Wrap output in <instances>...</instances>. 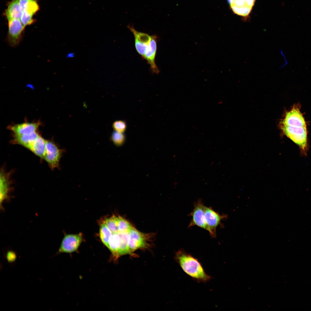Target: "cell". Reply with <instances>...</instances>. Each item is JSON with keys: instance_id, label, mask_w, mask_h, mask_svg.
<instances>
[{"instance_id": "cell-7", "label": "cell", "mask_w": 311, "mask_h": 311, "mask_svg": "<svg viewBox=\"0 0 311 311\" xmlns=\"http://www.w3.org/2000/svg\"><path fill=\"white\" fill-rule=\"evenodd\" d=\"M204 207L201 200H199L194 203L193 211L189 215L192 218L189 227L197 226L208 231L209 232V230L205 220Z\"/></svg>"}, {"instance_id": "cell-4", "label": "cell", "mask_w": 311, "mask_h": 311, "mask_svg": "<svg viewBox=\"0 0 311 311\" xmlns=\"http://www.w3.org/2000/svg\"><path fill=\"white\" fill-rule=\"evenodd\" d=\"M83 240L81 233L76 234H67L63 238L56 255L62 253H70L78 249Z\"/></svg>"}, {"instance_id": "cell-18", "label": "cell", "mask_w": 311, "mask_h": 311, "mask_svg": "<svg viewBox=\"0 0 311 311\" xmlns=\"http://www.w3.org/2000/svg\"><path fill=\"white\" fill-rule=\"evenodd\" d=\"M22 10L33 15L39 10V6L35 0H19Z\"/></svg>"}, {"instance_id": "cell-17", "label": "cell", "mask_w": 311, "mask_h": 311, "mask_svg": "<svg viewBox=\"0 0 311 311\" xmlns=\"http://www.w3.org/2000/svg\"><path fill=\"white\" fill-rule=\"evenodd\" d=\"M128 232L117 233L120 240V246L119 249L120 257L126 254H132L128 245L129 234Z\"/></svg>"}, {"instance_id": "cell-11", "label": "cell", "mask_w": 311, "mask_h": 311, "mask_svg": "<svg viewBox=\"0 0 311 311\" xmlns=\"http://www.w3.org/2000/svg\"><path fill=\"white\" fill-rule=\"evenodd\" d=\"M157 39V36L152 35L149 47L144 58L149 65L152 71L156 74H158L159 72V70L155 63Z\"/></svg>"}, {"instance_id": "cell-8", "label": "cell", "mask_w": 311, "mask_h": 311, "mask_svg": "<svg viewBox=\"0 0 311 311\" xmlns=\"http://www.w3.org/2000/svg\"><path fill=\"white\" fill-rule=\"evenodd\" d=\"M231 9L235 14L242 16H248L255 0H227Z\"/></svg>"}, {"instance_id": "cell-3", "label": "cell", "mask_w": 311, "mask_h": 311, "mask_svg": "<svg viewBox=\"0 0 311 311\" xmlns=\"http://www.w3.org/2000/svg\"><path fill=\"white\" fill-rule=\"evenodd\" d=\"M25 27L20 19H14L8 21L7 40L10 46L15 47L20 43Z\"/></svg>"}, {"instance_id": "cell-13", "label": "cell", "mask_w": 311, "mask_h": 311, "mask_svg": "<svg viewBox=\"0 0 311 311\" xmlns=\"http://www.w3.org/2000/svg\"><path fill=\"white\" fill-rule=\"evenodd\" d=\"M22 12L19 0H12L8 4L5 14L8 21L14 19H20Z\"/></svg>"}, {"instance_id": "cell-12", "label": "cell", "mask_w": 311, "mask_h": 311, "mask_svg": "<svg viewBox=\"0 0 311 311\" xmlns=\"http://www.w3.org/2000/svg\"><path fill=\"white\" fill-rule=\"evenodd\" d=\"M39 125V122H25L10 126L9 129L13 132L14 135H20L37 132Z\"/></svg>"}, {"instance_id": "cell-5", "label": "cell", "mask_w": 311, "mask_h": 311, "mask_svg": "<svg viewBox=\"0 0 311 311\" xmlns=\"http://www.w3.org/2000/svg\"><path fill=\"white\" fill-rule=\"evenodd\" d=\"M204 217L205 221L209 230V233L212 237H216L217 227L221 224V220L226 219L227 215H221L214 211L211 207L204 206Z\"/></svg>"}, {"instance_id": "cell-20", "label": "cell", "mask_w": 311, "mask_h": 311, "mask_svg": "<svg viewBox=\"0 0 311 311\" xmlns=\"http://www.w3.org/2000/svg\"><path fill=\"white\" fill-rule=\"evenodd\" d=\"M117 226L118 231L121 232H128L133 227L128 221L120 216H118Z\"/></svg>"}, {"instance_id": "cell-6", "label": "cell", "mask_w": 311, "mask_h": 311, "mask_svg": "<svg viewBox=\"0 0 311 311\" xmlns=\"http://www.w3.org/2000/svg\"><path fill=\"white\" fill-rule=\"evenodd\" d=\"M127 28L133 33L136 51L144 58L149 45L152 35L136 31L133 26L128 25Z\"/></svg>"}, {"instance_id": "cell-14", "label": "cell", "mask_w": 311, "mask_h": 311, "mask_svg": "<svg viewBox=\"0 0 311 311\" xmlns=\"http://www.w3.org/2000/svg\"><path fill=\"white\" fill-rule=\"evenodd\" d=\"M46 143V141L39 135L33 142L30 150L38 156L44 159Z\"/></svg>"}, {"instance_id": "cell-16", "label": "cell", "mask_w": 311, "mask_h": 311, "mask_svg": "<svg viewBox=\"0 0 311 311\" xmlns=\"http://www.w3.org/2000/svg\"><path fill=\"white\" fill-rule=\"evenodd\" d=\"M0 203L1 208L3 209V207L2 204L4 201L8 197L9 191V182L8 178L3 172L1 173L0 175Z\"/></svg>"}, {"instance_id": "cell-15", "label": "cell", "mask_w": 311, "mask_h": 311, "mask_svg": "<svg viewBox=\"0 0 311 311\" xmlns=\"http://www.w3.org/2000/svg\"><path fill=\"white\" fill-rule=\"evenodd\" d=\"M37 132L20 135H14V141L30 150L35 139L39 136Z\"/></svg>"}, {"instance_id": "cell-10", "label": "cell", "mask_w": 311, "mask_h": 311, "mask_svg": "<svg viewBox=\"0 0 311 311\" xmlns=\"http://www.w3.org/2000/svg\"><path fill=\"white\" fill-rule=\"evenodd\" d=\"M61 156L60 150L52 142L46 141V151L44 159L52 168L58 166Z\"/></svg>"}, {"instance_id": "cell-21", "label": "cell", "mask_w": 311, "mask_h": 311, "mask_svg": "<svg viewBox=\"0 0 311 311\" xmlns=\"http://www.w3.org/2000/svg\"><path fill=\"white\" fill-rule=\"evenodd\" d=\"M33 15L24 11H23L22 14L20 19L24 27L32 24L34 22L33 18Z\"/></svg>"}, {"instance_id": "cell-2", "label": "cell", "mask_w": 311, "mask_h": 311, "mask_svg": "<svg viewBox=\"0 0 311 311\" xmlns=\"http://www.w3.org/2000/svg\"><path fill=\"white\" fill-rule=\"evenodd\" d=\"M175 258L183 270L194 280L206 283L212 279V277L205 272L198 259L184 250H179Z\"/></svg>"}, {"instance_id": "cell-23", "label": "cell", "mask_w": 311, "mask_h": 311, "mask_svg": "<svg viewBox=\"0 0 311 311\" xmlns=\"http://www.w3.org/2000/svg\"><path fill=\"white\" fill-rule=\"evenodd\" d=\"M113 127L115 131L122 133L126 130L127 125L126 122L123 120H117L113 124Z\"/></svg>"}, {"instance_id": "cell-1", "label": "cell", "mask_w": 311, "mask_h": 311, "mask_svg": "<svg viewBox=\"0 0 311 311\" xmlns=\"http://www.w3.org/2000/svg\"><path fill=\"white\" fill-rule=\"evenodd\" d=\"M279 126L283 133L298 146L301 154L306 156L308 149L306 125L299 105H295L285 112Z\"/></svg>"}, {"instance_id": "cell-19", "label": "cell", "mask_w": 311, "mask_h": 311, "mask_svg": "<svg viewBox=\"0 0 311 311\" xmlns=\"http://www.w3.org/2000/svg\"><path fill=\"white\" fill-rule=\"evenodd\" d=\"M111 234V231L102 221L100 225L99 236L103 243L106 246Z\"/></svg>"}, {"instance_id": "cell-22", "label": "cell", "mask_w": 311, "mask_h": 311, "mask_svg": "<svg viewBox=\"0 0 311 311\" xmlns=\"http://www.w3.org/2000/svg\"><path fill=\"white\" fill-rule=\"evenodd\" d=\"M111 138L113 142L117 145H120L122 144L124 142L125 139L123 133L115 131L113 132Z\"/></svg>"}, {"instance_id": "cell-9", "label": "cell", "mask_w": 311, "mask_h": 311, "mask_svg": "<svg viewBox=\"0 0 311 311\" xmlns=\"http://www.w3.org/2000/svg\"><path fill=\"white\" fill-rule=\"evenodd\" d=\"M128 245L132 253L137 249L145 247L146 235L134 227L128 232Z\"/></svg>"}, {"instance_id": "cell-24", "label": "cell", "mask_w": 311, "mask_h": 311, "mask_svg": "<svg viewBox=\"0 0 311 311\" xmlns=\"http://www.w3.org/2000/svg\"><path fill=\"white\" fill-rule=\"evenodd\" d=\"M75 56V53L73 52H71L69 53L67 55V57L68 58H73Z\"/></svg>"}]
</instances>
